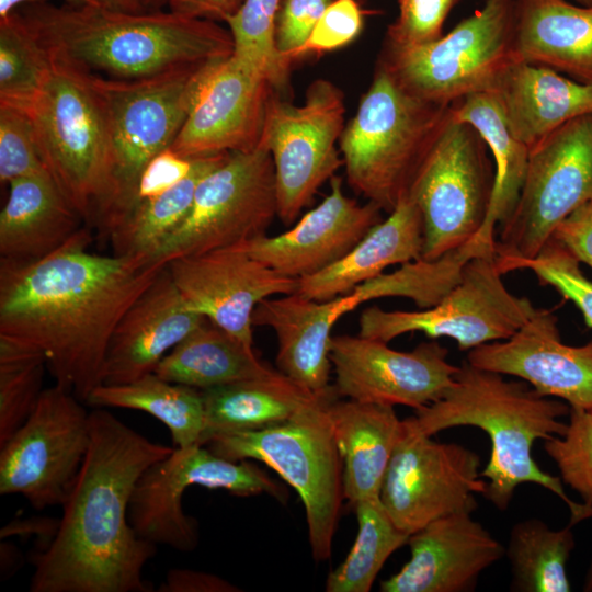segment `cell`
<instances>
[{
	"mask_svg": "<svg viewBox=\"0 0 592 592\" xmlns=\"http://www.w3.org/2000/svg\"><path fill=\"white\" fill-rule=\"evenodd\" d=\"M91 242L81 227L42 259L0 260V333L39 349L56 383L86 402L116 325L166 266L96 254Z\"/></svg>",
	"mask_w": 592,
	"mask_h": 592,
	"instance_id": "1",
	"label": "cell"
},
{
	"mask_svg": "<svg viewBox=\"0 0 592 592\" xmlns=\"http://www.w3.org/2000/svg\"><path fill=\"white\" fill-rule=\"evenodd\" d=\"M174 447L151 442L103 409L90 412V444L48 546L34 556L31 592H148L157 545L140 538L128 506L140 476Z\"/></svg>",
	"mask_w": 592,
	"mask_h": 592,
	"instance_id": "2",
	"label": "cell"
},
{
	"mask_svg": "<svg viewBox=\"0 0 592 592\" xmlns=\"http://www.w3.org/2000/svg\"><path fill=\"white\" fill-rule=\"evenodd\" d=\"M16 11L50 55L113 79L150 77L234 53L229 31L216 21L170 10L32 2Z\"/></svg>",
	"mask_w": 592,
	"mask_h": 592,
	"instance_id": "3",
	"label": "cell"
},
{
	"mask_svg": "<svg viewBox=\"0 0 592 592\" xmlns=\"http://www.w3.org/2000/svg\"><path fill=\"white\" fill-rule=\"evenodd\" d=\"M570 406L538 394L530 384L463 362L452 386L434 402L407 418L432 436L462 425L485 431L491 442L489 462L480 475L488 479L483 496L498 510L509 508L515 489L535 483L555 493L569 509L572 526L592 517V509L572 501L559 477L543 470L532 455L537 440L565 434Z\"/></svg>",
	"mask_w": 592,
	"mask_h": 592,
	"instance_id": "4",
	"label": "cell"
},
{
	"mask_svg": "<svg viewBox=\"0 0 592 592\" xmlns=\"http://www.w3.org/2000/svg\"><path fill=\"white\" fill-rule=\"evenodd\" d=\"M50 56L48 78L26 115L47 172L83 220L101 228L115 194L104 105L90 71Z\"/></svg>",
	"mask_w": 592,
	"mask_h": 592,
	"instance_id": "5",
	"label": "cell"
},
{
	"mask_svg": "<svg viewBox=\"0 0 592 592\" xmlns=\"http://www.w3.org/2000/svg\"><path fill=\"white\" fill-rule=\"evenodd\" d=\"M452 117L453 104L408 93L376 65L373 81L339 140L350 186L390 213L408 194Z\"/></svg>",
	"mask_w": 592,
	"mask_h": 592,
	"instance_id": "6",
	"label": "cell"
},
{
	"mask_svg": "<svg viewBox=\"0 0 592 592\" xmlns=\"http://www.w3.org/2000/svg\"><path fill=\"white\" fill-rule=\"evenodd\" d=\"M340 397L331 385L289 420L260 430L223 434L205 446L230 460L254 459L276 471L301 499L316 561L328 560L340 517L343 462L327 412Z\"/></svg>",
	"mask_w": 592,
	"mask_h": 592,
	"instance_id": "7",
	"label": "cell"
},
{
	"mask_svg": "<svg viewBox=\"0 0 592 592\" xmlns=\"http://www.w3.org/2000/svg\"><path fill=\"white\" fill-rule=\"evenodd\" d=\"M221 60L139 79H113L91 72L106 113L114 162L115 194L112 210L101 227L104 234L134 206L144 169L171 147L202 87Z\"/></svg>",
	"mask_w": 592,
	"mask_h": 592,
	"instance_id": "8",
	"label": "cell"
},
{
	"mask_svg": "<svg viewBox=\"0 0 592 592\" xmlns=\"http://www.w3.org/2000/svg\"><path fill=\"white\" fill-rule=\"evenodd\" d=\"M515 0H486L482 8L435 41L396 46L384 43L377 65L408 93L439 104L489 92L517 56Z\"/></svg>",
	"mask_w": 592,
	"mask_h": 592,
	"instance_id": "9",
	"label": "cell"
},
{
	"mask_svg": "<svg viewBox=\"0 0 592 592\" xmlns=\"http://www.w3.org/2000/svg\"><path fill=\"white\" fill-rule=\"evenodd\" d=\"M492 162L478 132L452 117L408 191L422 215V259L436 260L479 234L493 190Z\"/></svg>",
	"mask_w": 592,
	"mask_h": 592,
	"instance_id": "10",
	"label": "cell"
},
{
	"mask_svg": "<svg viewBox=\"0 0 592 592\" xmlns=\"http://www.w3.org/2000/svg\"><path fill=\"white\" fill-rule=\"evenodd\" d=\"M590 200L592 113L569 121L530 150L519 200L496 240L500 271L511 261L536 257L556 226Z\"/></svg>",
	"mask_w": 592,
	"mask_h": 592,
	"instance_id": "11",
	"label": "cell"
},
{
	"mask_svg": "<svg viewBox=\"0 0 592 592\" xmlns=\"http://www.w3.org/2000/svg\"><path fill=\"white\" fill-rule=\"evenodd\" d=\"M496 252L469 259L459 282L434 306L415 311L365 308L358 334L388 343L395 338L422 332L431 339L447 337L459 350L506 340L536 311L526 297L504 285Z\"/></svg>",
	"mask_w": 592,
	"mask_h": 592,
	"instance_id": "12",
	"label": "cell"
},
{
	"mask_svg": "<svg viewBox=\"0 0 592 592\" xmlns=\"http://www.w3.org/2000/svg\"><path fill=\"white\" fill-rule=\"evenodd\" d=\"M277 216L273 160L260 145L247 152H231L198 183L185 220L151 259L170 261L214 249L243 243L264 235Z\"/></svg>",
	"mask_w": 592,
	"mask_h": 592,
	"instance_id": "13",
	"label": "cell"
},
{
	"mask_svg": "<svg viewBox=\"0 0 592 592\" xmlns=\"http://www.w3.org/2000/svg\"><path fill=\"white\" fill-rule=\"evenodd\" d=\"M224 489L237 496L265 493L287 501L285 488L259 466L230 460L205 445L175 447L152 464L138 479L128 506V520L137 535L155 545L189 553L198 545V524L183 512L186 488Z\"/></svg>",
	"mask_w": 592,
	"mask_h": 592,
	"instance_id": "14",
	"label": "cell"
},
{
	"mask_svg": "<svg viewBox=\"0 0 592 592\" xmlns=\"http://www.w3.org/2000/svg\"><path fill=\"white\" fill-rule=\"evenodd\" d=\"M344 112L342 91L326 79L310 83L301 105L278 99L276 92L271 96L260 143L272 156L277 217L285 225L296 220L343 164L335 145Z\"/></svg>",
	"mask_w": 592,
	"mask_h": 592,
	"instance_id": "15",
	"label": "cell"
},
{
	"mask_svg": "<svg viewBox=\"0 0 592 592\" xmlns=\"http://www.w3.org/2000/svg\"><path fill=\"white\" fill-rule=\"evenodd\" d=\"M69 389H43L25 423L0 445V493L36 510L62 504L90 444V412Z\"/></svg>",
	"mask_w": 592,
	"mask_h": 592,
	"instance_id": "16",
	"label": "cell"
},
{
	"mask_svg": "<svg viewBox=\"0 0 592 592\" xmlns=\"http://www.w3.org/2000/svg\"><path fill=\"white\" fill-rule=\"evenodd\" d=\"M479 468L474 451L436 442L405 419L379 498L396 526L411 535L440 517L473 513L475 496L487 487Z\"/></svg>",
	"mask_w": 592,
	"mask_h": 592,
	"instance_id": "17",
	"label": "cell"
},
{
	"mask_svg": "<svg viewBox=\"0 0 592 592\" xmlns=\"http://www.w3.org/2000/svg\"><path fill=\"white\" fill-rule=\"evenodd\" d=\"M448 350L436 341L397 351L386 342L362 335H334L330 361L340 397L415 410L441 398L459 366L447 361Z\"/></svg>",
	"mask_w": 592,
	"mask_h": 592,
	"instance_id": "18",
	"label": "cell"
},
{
	"mask_svg": "<svg viewBox=\"0 0 592 592\" xmlns=\"http://www.w3.org/2000/svg\"><path fill=\"white\" fill-rule=\"evenodd\" d=\"M167 267L191 310L251 348L255 307L297 289L296 278L255 260L240 243L177 258Z\"/></svg>",
	"mask_w": 592,
	"mask_h": 592,
	"instance_id": "19",
	"label": "cell"
},
{
	"mask_svg": "<svg viewBox=\"0 0 592 592\" xmlns=\"http://www.w3.org/2000/svg\"><path fill=\"white\" fill-rule=\"evenodd\" d=\"M275 92L264 73L232 54L205 81L170 149L190 159L255 149Z\"/></svg>",
	"mask_w": 592,
	"mask_h": 592,
	"instance_id": "20",
	"label": "cell"
},
{
	"mask_svg": "<svg viewBox=\"0 0 592 592\" xmlns=\"http://www.w3.org/2000/svg\"><path fill=\"white\" fill-rule=\"evenodd\" d=\"M470 365L517 377L538 394L559 398L570 406L592 411V341L568 345L561 341L557 317L537 311L509 339L468 351Z\"/></svg>",
	"mask_w": 592,
	"mask_h": 592,
	"instance_id": "21",
	"label": "cell"
},
{
	"mask_svg": "<svg viewBox=\"0 0 592 592\" xmlns=\"http://www.w3.org/2000/svg\"><path fill=\"white\" fill-rule=\"evenodd\" d=\"M380 212L372 202L360 204L348 197L342 179L334 175L330 193L291 229L276 236L264 234L240 244L264 265L298 280L346 255L382 220Z\"/></svg>",
	"mask_w": 592,
	"mask_h": 592,
	"instance_id": "22",
	"label": "cell"
},
{
	"mask_svg": "<svg viewBox=\"0 0 592 592\" xmlns=\"http://www.w3.org/2000/svg\"><path fill=\"white\" fill-rule=\"evenodd\" d=\"M410 559L380 582L382 592H468L505 547L470 512L453 513L409 536Z\"/></svg>",
	"mask_w": 592,
	"mask_h": 592,
	"instance_id": "23",
	"label": "cell"
},
{
	"mask_svg": "<svg viewBox=\"0 0 592 592\" xmlns=\"http://www.w3.org/2000/svg\"><path fill=\"white\" fill-rule=\"evenodd\" d=\"M206 320L189 308L166 265L116 325L106 349L102 384H127L153 373Z\"/></svg>",
	"mask_w": 592,
	"mask_h": 592,
	"instance_id": "24",
	"label": "cell"
},
{
	"mask_svg": "<svg viewBox=\"0 0 592 592\" xmlns=\"http://www.w3.org/2000/svg\"><path fill=\"white\" fill-rule=\"evenodd\" d=\"M358 306L351 293L318 301L295 292L262 300L253 311L252 323L275 333L277 369L312 392H321L331 386L333 326Z\"/></svg>",
	"mask_w": 592,
	"mask_h": 592,
	"instance_id": "25",
	"label": "cell"
},
{
	"mask_svg": "<svg viewBox=\"0 0 592 592\" xmlns=\"http://www.w3.org/2000/svg\"><path fill=\"white\" fill-rule=\"evenodd\" d=\"M489 92L513 136L530 150L569 121L592 113V83L520 59L502 72Z\"/></svg>",
	"mask_w": 592,
	"mask_h": 592,
	"instance_id": "26",
	"label": "cell"
},
{
	"mask_svg": "<svg viewBox=\"0 0 592 592\" xmlns=\"http://www.w3.org/2000/svg\"><path fill=\"white\" fill-rule=\"evenodd\" d=\"M423 220L415 202L406 194L389 216L376 224L341 260L297 280L296 293L327 301L351 293L390 265L422 258Z\"/></svg>",
	"mask_w": 592,
	"mask_h": 592,
	"instance_id": "27",
	"label": "cell"
},
{
	"mask_svg": "<svg viewBox=\"0 0 592 592\" xmlns=\"http://www.w3.org/2000/svg\"><path fill=\"white\" fill-rule=\"evenodd\" d=\"M514 47L522 61L592 83V4L515 0Z\"/></svg>",
	"mask_w": 592,
	"mask_h": 592,
	"instance_id": "28",
	"label": "cell"
},
{
	"mask_svg": "<svg viewBox=\"0 0 592 592\" xmlns=\"http://www.w3.org/2000/svg\"><path fill=\"white\" fill-rule=\"evenodd\" d=\"M8 185L9 196L0 213L1 259H42L82 227L83 218L48 172L21 177Z\"/></svg>",
	"mask_w": 592,
	"mask_h": 592,
	"instance_id": "29",
	"label": "cell"
},
{
	"mask_svg": "<svg viewBox=\"0 0 592 592\" xmlns=\"http://www.w3.org/2000/svg\"><path fill=\"white\" fill-rule=\"evenodd\" d=\"M327 412L343 462V493L352 504L379 497L402 429L394 407L333 398Z\"/></svg>",
	"mask_w": 592,
	"mask_h": 592,
	"instance_id": "30",
	"label": "cell"
},
{
	"mask_svg": "<svg viewBox=\"0 0 592 592\" xmlns=\"http://www.w3.org/2000/svg\"><path fill=\"white\" fill-rule=\"evenodd\" d=\"M201 391L205 425L200 445H206L218 435L283 423L322 392H312L278 369Z\"/></svg>",
	"mask_w": 592,
	"mask_h": 592,
	"instance_id": "31",
	"label": "cell"
},
{
	"mask_svg": "<svg viewBox=\"0 0 592 592\" xmlns=\"http://www.w3.org/2000/svg\"><path fill=\"white\" fill-rule=\"evenodd\" d=\"M273 371L253 348L206 320L178 343L153 373L168 382L204 390Z\"/></svg>",
	"mask_w": 592,
	"mask_h": 592,
	"instance_id": "32",
	"label": "cell"
},
{
	"mask_svg": "<svg viewBox=\"0 0 592 592\" xmlns=\"http://www.w3.org/2000/svg\"><path fill=\"white\" fill-rule=\"evenodd\" d=\"M454 119L471 125L490 149L494 183L489 210L480 230L494 235L519 200L527 169L530 148L511 133L491 92L469 94L453 103Z\"/></svg>",
	"mask_w": 592,
	"mask_h": 592,
	"instance_id": "33",
	"label": "cell"
},
{
	"mask_svg": "<svg viewBox=\"0 0 592 592\" xmlns=\"http://www.w3.org/2000/svg\"><path fill=\"white\" fill-rule=\"evenodd\" d=\"M228 155L193 158L190 174L179 184L158 196L138 201L105 234L113 253L141 257L151 262L161 244L187 217L201 180Z\"/></svg>",
	"mask_w": 592,
	"mask_h": 592,
	"instance_id": "34",
	"label": "cell"
},
{
	"mask_svg": "<svg viewBox=\"0 0 592 592\" xmlns=\"http://www.w3.org/2000/svg\"><path fill=\"white\" fill-rule=\"evenodd\" d=\"M87 402L95 407L144 411L168 428L177 447L200 445L205 425V407L200 389L149 373L127 384H102L90 394Z\"/></svg>",
	"mask_w": 592,
	"mask_h": 592,
	"instance_id": "35",
	"label": "cell"
},
{
	"mask_svg": "<svg viewBox=\"0 0 592 592\" xmlns=\"http://www.w3.org/2000/svg\"><path fill=\"white\" fill-rule=\"evenodd\" d=\"M572 525L551 530L539 519L513 525L504 556L511 568L513 592H569L566 567L574 548Z\"/></svg>",
	"mask_w": 592,
	"mask_h": 592,
	"instance_id": "36",
	"label": "cell"
},
{
	"mask_svg": "<svg viewBox=\"0 0 592 592\" xmlns=\"http://www.w3.org/2000/svg\"><path fill=\"white\" fill-rule=\"evenodd\" d=\"M353 505L358 532L346 558L329 573L328 592H368L387 559L410 536L396 526L379 497Z\"/></svg>",
	"mask_w": 592,
	"mask_h": 592,
	"instance_id": "37",
	"label": "cell"
},
{
	"mask_svg": "<svg viewBox=\"0 0 592 592\" xmlns=\"http://www.w3.org/2000/svg\"><path fill=\"white\" fill-rule=\"evenodd\" d=\"M50 68V54L16 10L0 19V106L26 114Z\"/></svg>",
	"mask_w": 592,
	"mask_h": 592,
	"instance_id": "38",
	"label": "cell"
},
{
	"mask_svg": "<svg viewBox=\"0 0 592 592\" xmlns=\"http://www.w3.org/2000/svg\"><path fill=\"white\" fill-rule=\"evenodd\" d=\"M44 353L34 345L0 333V445L29 419L43 391Z\"/></svg>",
	"mask_w": 592,
	"mask_h": 592,
	"instance_id": "39",
	"label": "cell"
},
{
	"mask_svg": "<svg viewBox=\"0 0 592 592\" xmlns=\"http://www.w3.org/2000/svg\"><path fill=\"white\" fill-rule=\"evenodd\" d=\"M283 0H243L226 20L234 55L264 73L276 92L287 87L289 64L275 46V23Z\"/></svg>",
	"mask_w": 592,
	"mask_h": 592,
	"instance_id": "40",
	"label": "cell"
},
{
	"mask_svg": "<svg viewBox=\"0 0 592 592\" xmlns=\"http://www.w3.org/2000/svg\"><path fill=\"white\" fill-rule=\"evenodd\" d=\"M579 263L550 238L536 257L511 261L503 266V272L532 271L542 284L554 287L563 298L572 301L585 326L592 328V281L584 276Z\"/></svg>",
	"mask_w": 592,
	"mask_h": 592,
	"instance_id": "41",
	"label": "cell"
},
{
	"mask_svg": "<svg viewBox=\"0 0 592 592\" xmlns=\"http://www.w3.org/2000/svg\"><path fill=\"white\" fill-rule=\"evenodd\" d=\"M544 448L555 462L561 481L592 509V411L570 408L565 434L546 440Z\"/></svg>",
	"mask_w": 592,
	"mask_h": 592,
	"instance_id": "42",
	"label": "cell"
},
{
	"mask_svg": "<svg viewBox=\"0 0 592 592\" xmlns=\"http://www.w3.org/2000/svg\"><path fill=\"white\" fill-rule=\"evenodd\" d=\"M47 172L38 153L29 116L0 106V181Z\"/></svg>",
	"mask_w": 592,
	"mask_h": 592,
	"instance_id": "43",
	"label": "cell"
},
{
	"mask_svg": "<svg viewBox=\"0 0 592 592\" xmlns=\"http://www.w3.org/2000/svg\"><path fill=\"white\" fill-rule=\"evenodd\" d=\"M457 0H398L399 13L384 43L412 46L442 36L444 21Z\"/></svg>",
	"mask_w": 592,
	"mask_h": 592,
	"instance_id": "44",
	"label": "cell"
},
{
	"mask_svg": "<svg viewBox=\"0 0 592 592\" xmlns=\"http://www.w3.org/2000/svg\"><path fill=\"white\" fill-rule=\"evenodd\" d=\"M362 27L360 3L356 0H334L321 14L298 56L343 47L360 34Z\"/></svg>",
	"mask_w": 592,
	"mask_h": 592,
	"instance_id": "45",
	"label": "cell"
},
{
	"mask_svg": "<svg viewBox=\"0 0 592 592\" xmlns=\"http://www.w3.org/2000/svg\"><path fill=\"white\" fill-rule=\"evenodd\" d=\"M334 0H283L275 23V46L291 64L327 7Z\"/></svg>",
	"mask_w": 592,
	"mask_h": 592,
	"instance_id": "46",
	"label": "cell"
},
{
	"mask_svg": "<svg viewBox=\"0 0 592 592\" xmlns=\"http://www.w3.org/2000/svg\"><path fill=\"white\" fill-rule=\"evenodd\" d=\"M193 161L194 159L182 157L170 148L158 153L140 174L136 203L158 196L179 184L190 174Z\"/></svg>",
	"mask_w": 592,
	"mask_h": 592,
	"instance_id": "47",
	"label": "cell"
},
{
	"mask_svg": "<svg viewBox=\"0 0 592 592\" xmlns=\"http://www.w3.org/2000/svg\"><path fill=\"white\" fill-rule=\"evenodd\" d=\"M550 238L580 263L592 269V200L583 203L554 229Z\"/></svg>",
	"mask_w": 592,
	"mask_h": 592,
	"instance_id": "48",
	"label": "cell"
},
{
	"mask_svg": "<svg viewBox=\"0 0 592 592\" xmlns=\"http://www.w3.org/2000/svg\"><path fill=\"white\" fill-rule=\"evenodd\" d=\"M159 592H238V587L229 581L204 571L170 569Z\"/></svg>",
	"mask_w": 592,
	"mask_h": 592,
	"instance_id": "49",
	"label": "cell"
},
{
	"mask_svg": "<svg viewBox=\"0 0 592 592\" xmlns=\"http://www.w3.org/2000/svg\"><path fill=\"white\" fill-rule=\"evenodd\" d=\"M243 0H168L169 10L191 18L223 21L232 15Z\"/></svg>",
	"mask_w": 592,
	"mask_h": 592,
	"instance_id": "50",
	"label": "cell"
},
{
	"mask_svg": "<svg viewBox=\"0 0 592 592\" xmlns=\"http://www.w3.org/2000/svg\"><path fill=\"white\" fill-rule=\"evenodd\" d=\"M38 0H0V19L7 18L22 4L37 2ZM70 4L100 5L95 0H65Z\"/></svg>",
	"mask_w": 592,
	"mask_h": 592,
	"instance_id": "51",
	"label": "cell"
},
{
	"mask_svg": "<svg viewBox=\"0 0 592 592\" xmlns=\"http://www.w3.org/2000/svg\"><path fill=\"white\" fill-rule=\"evenodd\" d=\"M100 5L107 9L126 11V12H143L146 11L143 0H95Z\"/></svg>",
	"mask_w": 592,
	"mask_h": 592,
	"instance_id": "52",
	"label": "cell"
},
{
	"mask_svg": "<svg viewBox=\"0 0 592 592\" xmlns=\"http://www.w3.org/2000/svg\"><path fill=\"white\" fill-rule=\"evenodd\" d=\"M146 11L160 10L161 5L168 3V0H143Z\"/></svg>",
	"mask_w": 592,
	"mask_h": 592,
	"instance_id": "53",
	"label": "cell"
},
{
	"mask_svg": "<svg viewBox=\"0 0 592 592\" xmlns=\"http://www.w3.org/2000/svg\"><path fill=\"white\" fill-rule=\"evenodd\" d=\"M583 591L592 592V559L584 577Z\"/></svg>",
	"mask_w": 592,
	"mask_h": 592,
	"instance_id": "54",
	"label": "cell"
},
{
	"mask_svg": "<svg viewBox=\"0 0 592 592\" xmlns=\"http://www.w3.org/2000/svg\"><path fill=\"white\" fill-rule=\"evenodd\" d=\"M573 1L576 3L584 4V5L592 4V0H573Z\"/></svg>",
	"mask_w": 592,
	"mask_h": 592,
	"instance_id": "55",
	"label": "cell"
},
{
	"mask_svg": "<svg viewBox=\"0 0 592 592\" xmlns=\"http://www.w3.org/2000/svg\"><path fill=\"white\" fill-rule=\"evenodd\" d=\"M358 3L363 2L364 0H356Z\"/></svg>",
	"mask_w": 592,
	"mask_h": 592,
	"instance_id": "56",
	"label": "cell"
}]
</instances>
